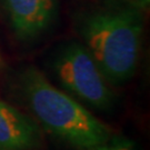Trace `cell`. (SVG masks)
<instances>
[{
  "instance_id": "6da1fadb",
  "label": "cell",
  "mask_w": 150,
  "mask_h": 150,
  "mask_svg": "<svg viewBox=\"0 0 150 150\" xmlns=\"http://www.w3.org/2000/svg\"><path fill=\"white\" fill-rule=\"evenodd\" d=\"M17 89L35 120L72 149L88 150L113 134L108 125L72 96L54 87L35 67L19 72Z\"/></svg>"
},
{
  "instance_id": "7a4b0ae2",
  "label": "cell",
  "mask_w": 150,
  "mask_h": 150,
  "mask_svg": "<svg viewBox=\"0 0 150 150\" xmlns=\"http://www.w3.org/2000/svg\"><path fill=\"white\" fill-rule=\"evenodd\" d=\"M79 33L110 86L134 77L139 61L144 18L137 5L101 8L80 18Z\"/></svg>"
},
{
  "instance_id": "3957f363",
  "label": "cell",
  "mask_w": 150,
  "mask_h": 150,
  "mask_svg": "<svg viewBox=\"0 0 150 150\" xmlns=\"http://www.w3.org/2000/svg\"><path fill=\"white\" fill-rule=\"evenodd\" d=\"M52 68L70 96L101 112L113 108L116 96L85 45L77 41L67 43L54 57Z\"/></svg>"
},
{
  "instance_id": "277c9868",
  "label": "cell",
  "mask_w": 150,
  "mask_h": 150,
  "mask_svg": "<svg viewBox=\"0 0 150 150\" xmlns=\"http://www.w3.org/2000/svg\"><path fill=\"white\" fill-rule=\"evenodd\" d=\"M16 37L31 41L48 30L58 12L57 0H0Z\"/></svg>"
},
{
  "instance_id": "5b68a950",
  "label": "cell",
  "mask_w": 150,
  "mask_h": 150,
  "mask_svg": "<svg viewBox=\"0 0 150 150\" xmlns=\"http://www.w3.org/2000/svg\"><path fill=\"white\" fill-rule=\"evenodd\" d=\"M42 144L39 123L0 100V150H37Z\"/></svg>"
},
{
  "instance_id": "8992f818",
  "label": "cell",
  "mask_w": 150,
  "mask_h": 150,
  "mask_svg": "<svg viewBox=\"0 0 150 150\" xmlns=\"http://www.w3.org/2000/svg\"><path fill=\"white\" fill-rule=\"evenodd\" d=\"M88 150H139V148L132 140L120 134H113L106 142L95 146Z\"/></svg>"
},
{
  "instance_id": "52a82bcc",
  "label": "cell",
  "mask_w": 150,
  "mask_h": 150,
  "mask_svg": "<svg viewBox=\"0 0 150 150\" xmlns=\"http://www.w3.org/2000/svg\"><path fill=\"white\" fill-rule=\"evenodd\" d=\"M134 5H137L138 7H141V8H146L148 4H149V0H134Z\"/></svg>"
}]
</instances>
